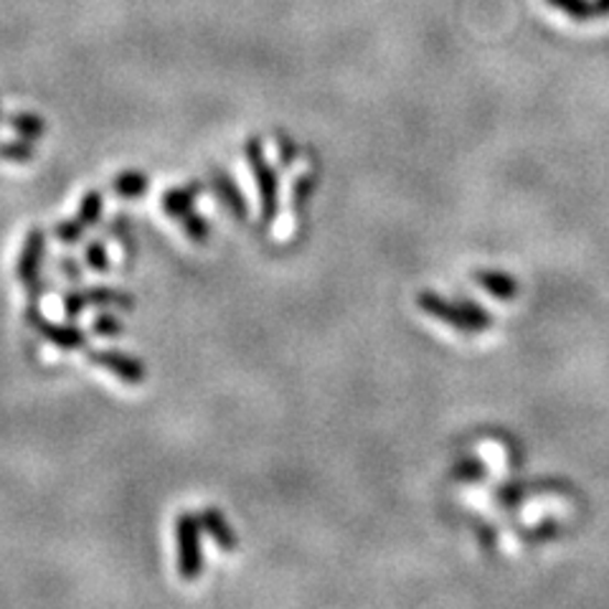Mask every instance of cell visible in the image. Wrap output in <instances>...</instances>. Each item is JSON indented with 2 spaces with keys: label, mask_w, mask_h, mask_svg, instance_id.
I'll use <instances>...</instances> for the list:
<instances>
[{
  "label": "cell",
  "mask_w": 609,
  "mask_h": 609,
  "mask_svg": "<svg viewBox=\"0 0 609 609\" xmlns=\"http://www.w3.org/2000/svg\"><path fill=\"white\" fill-rule=\"evenodd\" d=\"M416 305H420L422 313L432 315L435 320L445 323L449 328L460 333H482L493 328L496 323L493 315H490L486 307L472 303V300H447L429 290L416 295Z\"/></svg>",
  "instance_id": "cell-1"
},
{
  "label": "cell",
  "mask_w": 609,
  "mask_h": 609,
  "mask_svg": "<svg viewBox=\"0 0 609 609\" xmlns=\"http://www.w3.org/2000/svg\"><path fill=\"white\" fill-rule=\"evenodd\" d=\"M247 157H249V163H252L257 188H260V196H262V216H264V221H272L274 214H278V204H280L278 202V194H280L278 173H274L270 163H267L260 140H254V138L249 140Z\"/></svg>",
  "instance_id": "cell-2"
},
{
  "label": "cell",
  "mask_w": 609,
  "mask_h": 609,
  "mask_svg": "<svg viewBox=\"0 0 609 609\" xmlns=\"http://www.w3.org/2000/svg\"><path fill=\"white\" fill-rule=\"evenodd\" d=\"M178 554H181V574L186 579L198 577L202 572V552H198V523L191 515L178 519Z\"/></svg>",
  "instance_id": "cell-3"
},
{
  "label": "cell",
  "mask_w": 609,
  "mask_h": 609,
  "mask_svg": "<svg viewBox=\"0 0 609 609\" xmlns=\"http://www.w3.org/2000/svg\"><path fill=\"white\" fill-rule=\"evenodd\" d=\"M89 358L95 363L102 366V369L117 373V377L124 379V381H130V383H138V381L145 379L143 366H140L135 361V358L117 354V350H102V354H91Z\"/></svg>",
  "instance_id": "cell-4"
},
{
  "label": "cell",
  "mask_w": 609,
  "mask_h": 609,
  "mask_svg": "<svg viewBox=\"0 0 609 609\" xmlns=\"http://www.w3.org/2000/svg\"><path fill=\"white\" fill-rule=\"evenodd\" d=\"M472 280L478 282V287H482L488 295H493L498 300H513L519 297V280L508 272H498V270H475Z\"/></svg>",
  "instance_id": "cell-5"
},
{
  "label": "cell",
  "mask_w": 609,
  "mask_h": 609,
  "mask_svg": "<svg viewBox=\"0 0 609 609\" xmlns=\"http://www.w3.org/2000/svg\"><path fill=\"white\" fill-rule=\"evenodd\" d=\"M536 486L539 482H508V486H500L496 490V500L500 505L513 508V505H519L521 500L531 498L533 493H548V490H552V482H544L541 488H536Z\"/></svg>",
  "instance_id": "cell-6"
},
{
  "label": "cell",
  "mask_w": 609,
  "mask_h": 609,
  "mask_svg": "<svg viewBox=\"0 0 609 609\" xmlns=\"http://www.w3.org/2000/svg\"><path fill=\"white\" fill-rule=\"evenodd\" d=\"M44 252H46V244H44V233L33 231L26 247H23V254L19 260V274L23 280H31L33 274H36V267H39V260H44Z\"/></svg>",
  "instance_id": "cell-7"
},
{
  "label": "cell",
  "mask_w": 609,
  "mask_h": 609,
  "mask_svg": "<svg viewBox=\"0 0 609 609\" xmlns=\"http://www.w3.org/2000/svg\"><path fill=\"white\" fill-rule=\"evenodd\" d=\"M202 523H204V531L216 541V544L227 548V552H233V546H237V536L231 533L227 519H221L216 511H208V513H204Z\"/></svg>",
  "instance_id": "cell-8"
},
{
  "label": "cell",
  "mask_w": 609,
  "mask_h": 609,
  "mask_svg": "<svg viewBox=\"0 0 609 609\" xmlns=\"http://www.w3.org/2000/svg\"><path fill=\"white\" fill-rule=\"evenodd\" d=\"M552 8H558V11L569 15V19L574 21H591L597 19V8H595V0H546Z\"/></svg>",
  "instance_id": "cell-9"
},
{
  "label": "cell",
  "mask_w": 609,
  "mask_h": 609,
  "mask_svg": "<svg viewBox=\"0 0 609 609\" xmlns=\"http://www.w3.org/2000/svg\"><path fill=\"white\" fill-rule=\"evenodd\" d=\"M216 194H219L224 198V204H227L233 214L237 216H247V198L241 196V191L237 183H233L231 178H227V175H224V181L216 183Z\"/></svg>",
  "instance_id": "cell-10"
},
{
  "label": "cell",
  "mask_w": 609,
  "mask_h": 609,
  "mask_svg": "<svg viewBox=\"0 0 609 609\" xmlns=\"http://www.w3.org/2000/svg\"><path fill=\"white\" fill-rule=\"evenodd\" d=\"M453 478L463 482H480L488 478V467L478 457H467V460H460L453 467Z\"/></svg>",
  "instance_id": "cell-11"
},
{
  "label": "cell",
  "mask_w": 609,
  "mask_h": 609,
  "mask_svg": "<svg viewBox=\"0 0 609 609\" xmlns=\"http://www.w3.org/2000/svg\"><path fill=\"white\" fill-rule=\"evenodd\" d=\"M163 208L171 216H188L191 208H194V191H183V188L168 191L163 198Z\"/></svg>",
  "instance_id": "cell-12"
},
{
  "label": "cell",
  "mask_w": 609,
  "mask_h": 609,
  "mask_svg": "<svg viewBox=\"0 0 609 609\" xmlns=\"http://www.w3.org/2000/svg\"><path fill=\"white\" fill-rule=\"evenodd\" d=\"M44 323V320H41ZM44 333L48 338L54 340V344H62V348H79V346H85L87 344V338H85V333L77 330V328H48V323H44Z\"/></svg>",
  "instance_id": "cell-13"
},
{
  "label": "cell",
  "mask_w": 609,
  "mask_h": 609,
  "mask_svg": "<svg viewBox=\"0 0 609 609\" xmlns=\"http://www.w3.org/2000/svg\"><path fill=\"white\" fill-rule=\"evenodd\" d=\"M115 191L120 196H140L148 191V178L140 173H128V175H122V178H117Z\"/></svg>",
  "instance_id": "cell-14"
},
{
  "label": "cell",
  "mask_w": 609,
  "mask_h": 609,
  "mask_svg": "<svg viewBox=\"0 0 609 609\" xmlns=\"http://www.w3.org/2000/svg\"><path fill=\"white\" fill-rule=\"evenodd\" d=\"M11 124L21 132L23 140H33L44 132V120H39L36 115H15Z\"/></svg>",
  "instance_id": "cell-15"
},
{
  "label": "cell",
  "mask_w": 609,
  "mask_h": 609,
  "mask_svg": "<svg viewBox=\"0 0 609 609\" xmlns=\"http://www.w3.org/2000/svg\"><path fill=\"white\" fill-rule=\"evenodd\" d=\"M562 533V523L558 521H541L536 525H531L529 531H521V539L525 541H548L556 539Z\"/></svg>",
  "instance_id": "cell-16"
},
{
  "label": "cell",
  "mask_w": 609,
  "mask_h": 609,
  "mask_svg": "<svg viewBox=\"0 0 609 609\" xmlns=\"http://www.w3.org/2000/svg\"><path fill=\"white\" fill-rule=\"evenodd\" d=\"M99 214H102V198H99L97 194H89L85 198V204H81L79 208V219L87 224V227H91V224L99 221Z\"/></svg>",
  "instance_id": "cell-17"
},
{
  "label": "cell",
  "mask_w": 609,
  "mask_h": 609,
  "mask_svg": "<svg viewBox=\"0 0 609 609\" xmlns=\"http://www.w3.org/2000/svg\"><path fill=\"white\" fill-rule=\"evenodd\" d=\"M87 229V224L85 221H66L62 224V227L56 229V237L64 241V244H77V241L81 239V233H85Z\"/></svg>",
  "instance_id": "cell-18"
},
{
  "label": "cell",
  "mask_w": 609,
  "mask_h": 609,
  "mask_svg": "<svg viewBox=\"0 0 609 609\" xmlns=\"http://www.w3.org/2000/svg\"><path fill=\"white\" fill-rule=\"evenodd\" d=\"M87 262L91 270H107V264H110V260H107V252L102 244H91L87 249Z\"/></svg>",
  "instance_id": "cell-19"
},
{
  "label": "cell",
  "mask_w": 609,
  "mask_h": 609,
  "mask_svg": "<svg viewBox=\"0 0 609 609\" xmlns=\"http://www.w3.org/2000/svg\"><path fill=\"white\" fill-rule=\"evenodd\" d=\"M186 229L194 239H204L206 231H208V224H206V219H198V216H188Z\"/></svg>",
  "instance_id": "cell-20"
},
{
  "label": "cell",
  "mask_w": 609,
  "mask_h": 609,
  "mask_svg": "<svg viewBox=\"0 0 609 609\" xmlns=\"http://www.w3.org/2000/svg\"><path fill=\"white\" fill-rule=\"evenodd\" d=\"M95 330L102 333V336H112V333L120 330V325H117L112 315H99V318L95 320Z\"/></svg>",
  "instance_id": "cell-21"
},
{
  "label": "cell",
  "mask_w": 609,
  "mask_h": 609,
  "mask_svg": "<svg viewBox=\"0 0 609 609\" xmlns=\"http://www.w3.org/2000/svg\"><path fill=\"white\" fill-rule=\"evenodd\" d=\"M597 15H609V0H595Z\"/></svg>",
  "instance_id": "cell-22"
}]
</instances>
